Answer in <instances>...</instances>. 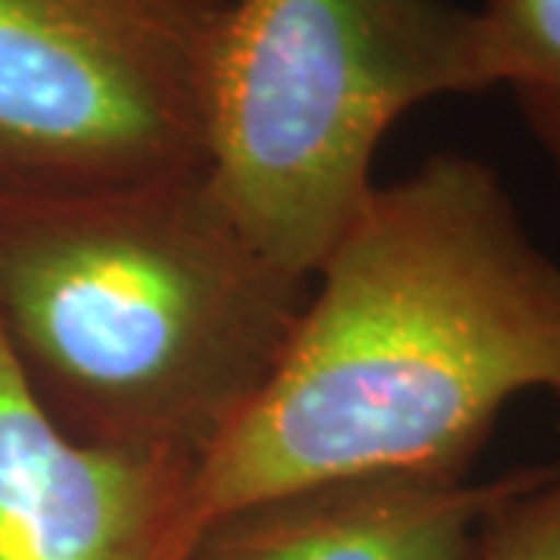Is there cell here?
<instances>
[{"instance_id": "cell-1", "label": "cell", "mask_w": 560, "mask_h": 560, "mask_svg": "<svg viewBox=\"0 0 560 560\" xmlns=\"http://www.w3.org/2000/svg\"><path fill=\"white\" fill-rule=\"evenodd\" d=\"M536 389L560 396V261L489 162L433 153L320 261L275 374L200 460L202 523L340 477L464 480Z\"/></svg>"}, {"instance_id": "cell-7", "label": "cell", "mask_w": 560, "mask_h": 560, "mask_svg": "<svg viewBox=\"0 0 560 560\" xmlns=\"http://www.w3.org/2000/svg\"><path fill=\"white\" fill-rule=\"evenodd\" d=\"M486 57L560 178V0H480Z\"/></svg>"}, {"instance_id": "cell-3", "label": "cell", "mask_w": 560, "mask_h": 560, "mask_svg": "<svg viewBox=\"0 0 560 560\" xmlns=\"http://www.w3.org/2000/svg\"><path fill=\"white\" fill-rule=\"evenodd\" d=\"M489 88L480 13L455 0H231L206 180L268 259L312 280L374 190L386 131Z\"/></svg>"}, {"instance_id": "cell-5", "label": "cell", "mask_w": 560, "mask_h": 560, "mask_svg": "<svg viewBox=\"0 0 560 560\" xmlns=\"http://www.w3.org/2000/svg\"><path fill=\"white\" fill-rule=\"evenodd\" d=\"M200 526V458L72 440L0 337V560H184Z\"/></svg>"}, {"instance_id": "cell-2", "label": "cell", "mask_w": 560, "mask_h": 560, "mask_svg": "<svg viewBox=\"0 0 560 560\" xmlns=\"http://www.w3.org/2000/svg\"><path fill=\"white\" fill-rule=\"evenodd\" d=\"M312 280L178 180L0 197V337L72 440L206 458L275 374Z\"/></svg>"}, {"instance_id": "cell-8", "label": "cell", "mask_w": 560, "mask_h": 560, "mask_svg": "<svg viewBox=\"0 0 560 560\" xmlns=\"http://www.w3.org/2000/svg\"><path fill=\"white\" fill-rule=\"evenodd\" d=\"M477 560H560V464H541L486 517Z\"/></svg>"}, {"instance_id": "cell-6", "label": "cell", "mask_w": 560, "mask_h": 560, "mask_svg": "<svg viewBox=\"0 0 560 560\" xmlns=\"http://www.w3.org/2000/svg\"><path fill=\"white\" fill-rule=\"evenodd\" d=\"M533 474L312 482L209 517L184 560H477L486 517Z\"/></svg>"}, {"instance_id": "cell-4", "label": "cell", "mask_w": 560, "mask_h": 560, "mask_svg": "<svg viewBox=\"0 0 560 560\" xmlns=\"http://www.w3.org/2000/svg\"><path fill=\"white\" fill-rule=\"evenodd\" d=\"M231 0H0V197L206 172Z\"/></svg>"}]
</instances>
